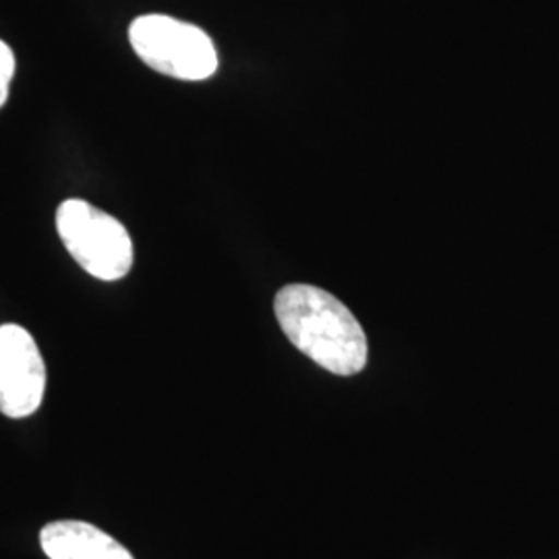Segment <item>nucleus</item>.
Returning <instances> with one entry per match:
<instances>
[{"mask_svg": "<svg viewBox=\"0 0 559 559\" xmlns=\"http://www.w3.org/2000/svg\"><path fill=\"white\" fill-rule=\"evenodd\" d=\"M282 332L302 355L336 376H355L367 365V336L350 309L309 284L284 286L274 300Z\"/></svg>", "mask_w": 559, "mask_h": 559, "instance_id": "f257e3e1", "label": "nucleus"}, {"mask_svg": "<svg viewBox=\"0 0 559 559\" xmlns=\"http://www.w3.org/2000/svg\"><path fill=\"white\" fill-rule=\"evenodd\" d=\"M57 230L64 249L90 276L115 282L131 272L135 260L131 235L100 207L83 200L62 201Z\"/></svg>", "mask_w": 559, "mask_h": 559, "instance_id": "f03ea898", "label": "nucleus"}, {"mask_svg": "<svg viewBox=\"0 0 559 559\" xmlns=\"http://www.w3.org/2000/svg\"><path fill=\"white\" fill-rule=\"evenodd\" d=\"M129 40L138 57L162 75L203 81L218 71L216 46L198 25L168 15H143L131 23Z\"/></svg>", "mask_w": 559, "mask_h": 559, "instance_id": "7ed1b4c3", "label": "nucleus"}, {"mask_svg": "<svg viewBox=\"0 0 559 559\" xmlns=\"http://www.w3.org/2000/svg\"><path fill=\"white\" fill-rule=\"evenodd\" d=\"M46 365L34 336L17 323L0 325V413L25 419L40 408Z\"/></svg>", "mask_w": 559, "mask_h": 559, "instance_id": "20e7f679", "label": "nucleus"}, {"mask_svg": "<svg viewBox=\"0 0 559 559\" xmlns=\"http://www.w3.org/2000/svg\"><path fill=\"white\" fill-rule=\"evenodd\" d=\"M48 559H135L119 540L81 520H57L40 531Z\"/></svg>", "mask_w": 559, "mask_h": 559, "instance_id": "39448f33", "label": "nucleus"}, {"mask_svg": "<svg viewBox=\"0 0 559 559\" xmlns=\"http://www.w3.org/2000/svg\"><path fill=\"white\" fill-rule=\"evenodd\" d=\"M15 67H17V62H15V55H13L11 46L7 41L0 40V108L9 98V87L15 78Z\"/></svg>", "mask_w": 559, "mask_h": 559, "instance_id": "423d86ee", "label": "nucleus"}]
</instances>
